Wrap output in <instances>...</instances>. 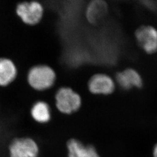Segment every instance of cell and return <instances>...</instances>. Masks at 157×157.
<instances>
[{"label":"cell","instance_id":"cell-13","mask_svg":"<svg viewBox=\"0 0 157 157\" xmlns=\"http://www.w3.org/2000/svg\"></svg>","mask_w":157,"mask_h":157},{"label":"cell","instance_id":"cell-4","mask_svg":"<svg viewBox=\"0 0 157 157\" xmlns=\"http://www.w3.org/2000/svg\"><path fill=\"white\" fill-rule=\"evenodd\" d=\"M15 11L17 16L24 24L33 26L41 21L44 8L42 3L38 1H18Z\"/></svg>","mask_w":157,"mask_h":157},{"label":"cell","instance_id":"cell-8","mask_svg":"<svg viewBox=\"0 0 157 157\" xmlns=\"http://www.w3.org/2000/svg\"><path fill=\"white\" fill-rule=\"evenodd\" d=\"M116 80L119 86L124 90H130L134 87L140 88L143 86V79L140 73L132 68L117 73Z\"/></svg>","mask_w":157,"mask_h":157},{"label":"cell","instance_id":"cell-17","mask_svg":"<svg viewBox=\"0 0 157 157\" xmlns=\"http://www.w3.org/2000/svg\"></svg>","mask_w":157,"mask_h":157},{"label":"cell","instance_id":"cell-1","mask_svg":"<svg viewBox=\"0 0 157 157\" xmlns=\"http://www.w3.org/2000/svg\"><path fill=\"white\" fill-rule=\"evenodd\" d=\"M27 80L29 86L34 90L45 91L51 89L56 84V72L48 65H37L29 70Z\"/></svg>","mask_w":157,"mask_h":157},{"label":"cell","instance_id":"cell-9","mask_svg":"<svg viewBox=\"0 0 157 157\" xmlns=\"http://www.w3.org/2000/svg\"><path fill=\"white\" fill-rule=\"evenodd\" d=\"M30 114L34 122L44 125L51 121L52 112L51 106L47 101L39 100L34 103L30 109Z\"/></svg>","mask_w":157,"mask_h":157},{"label":"cell","instance_id":"cell-7","mask_svg":"<svg viewBox=\"0 0 157 157\" xmlns=\"http://www.w3.org/2000/svg\"><path fill=\"white\" fill-rule=\"evenodd\" d=\"M67 157H100L93 145H84L76 139H71L67 143Z\"/></svg>","mask_w":157,"mask_h":157},{"label":"cell","instance_id":"cell-16","mask_svg":"<svg viewBox=\"0 0 157 157\" xmlns=\"http://www.w3.org/2000/svg\"><path fill=\"white\" fill-rule=\"evenodd\" d=\"M0 54H1V53H0Z\"/></svg>","mask_w":157,"mask_h":157},{"label":"cell","instance_id":"cell-10","mask_svg":"<svg viewBox=\"0 0 157 157\" xmlns=\"http://www.w3.org/2000/svg\"><path fill=\"white\" fill-rule=\"evenodd\" d=\"M17 76L15 62L8 58H0V87H5L13 83Z\"/></svg>","mask_w":157,"mask_h":157},{"label":"cell","instance_id":"cell-6","mask_svg":"<svg viewBox=\"0 0 157 157\" xmlns=\"http://www.w3.org/2000/svg\"><path fill=\"white\" fill-rule=\"evenodd\" d=\"M88 87L90 92L93 94L108 95L114 91L115 84L113 79L108 75L97 73L90 78Z\"/></svg>","mask_w":157,"mask_h":157},{"label":"cell","instance_id":"cell-15","mask_svg":"<svg viewBox=\"0 0 157 157\" xmlns=\"http://www.w3.org/2000/svg\"></svg>","mask_w":157,"mask_h":157},{"label":"cell","instance_id":"cell-5","mask_svg":"<svg viewBox=\"0 0 157 157\" xmlns=\"http://www.w3.org/2000/svg\"><path fill=\"white\" fill-rule=\"evenodd\" d=\"M136 39L141 48L147 54L157 51V30L151 26H142L135 33Z\"/></svg>","mask_w":157,"mask_h":157},{"label":"cell","instance_id":"cell-12","mask_svg":"<svg viewBox=\"0 0 157 157\" xmlns=\"http://www.w3.org/2000/svg\"><path fill=\"white\" fill-rule=\"evenodd\" d=\"M152 155H153V157H157V143L154 147Z\"/></svg>","mask_w":157,"mask_h":157},{"label":"cell","instance_id":"cell-14","mask_svg":"<svg viewBox=\"0 0 157 157\" xmlns=\"http://www.w3.org/2000/svg\"><path fill=\"white\" fill-rule=\"evenodd\" d=\"M0 55H1V54H0Z\"/></svg>","mask_w":157,"mask_h":157},{"label":"cell","instance_id":"cell-3","mask_svg":"<svg viewBox=\"0 0 157 157\" xmlns=\"http://www.w3.org/2000/svg\"><path fill=\"white\" fill-rule=\"evenodd\" d=\"M54 100L56 109L64 115H71L78 111L82 105L80 95L68 87H61L57 90Z\"/></svg>","mask_w":157,"mask_h":157},{"label":"cell","instance_id":"cell-2","mask_svg":"<svg viewBox=\"0 0 157 157\" xmlns=\"http://www.w3.org/2000/svg\"><path fill=\"white\" fill-rule=\"evenodd\" d=\"M8 157H39L40 146L35 138L30 136L13 137L8 144Z\"/></svg>","mask_w":157,"mask_h":157},{"label":"cell","instance_id":"cell-11","mask_svg":"<svg viewBox=\"0 0 157 157\" xmlns=\"http://www.w3.org/2000/svg\"><path fill=\"white\" fill-rule=\"evenodd\" d=\"M107 12V4L102 1H93L87 6L86 15L88 21L96 23L104 17Z\"/></svg>","mask_w":157,"mask_h":157}]
</instances>
